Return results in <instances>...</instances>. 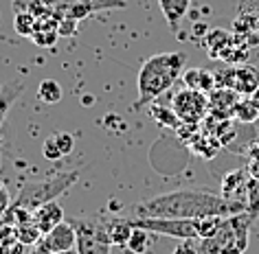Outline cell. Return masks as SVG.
Here are the masks:
<instances>
[{"mask_svg":"<svg viewBox=\"0 0 259 254\" xmlns=\"http://www.w3.org/2000/svg\"><path fill=\"white\" fill-rule=\"evenodd\" d=\"M202 68H189L185 70L180 79L185 81V88H191V90H200V81H202Z\"/></svg>","mask_w":259,"mask_h":254,"instance_id":"83f0119b","label":"cell"},{"mask_svg":"<svg viewBox=\"0 0 259 254\" xmlns=\"http://www.w3.org/2000/svg\"><path fill=\"white\" fill-rule=\"evenodd\" d=\"M209 24H206V22H198L196 24V27H193V31H191V33L193 35H196V37H204V35H209Z\"/></svg>","mask_w":259,"mask_h":254,"instance_id":"836d02e7","label":"cell"},{"mask_svg":"<svg viewBox=\"0 0 259 254\" xmlns=\"http://www.w3.org/2000/svg\"><path fill=\"white\" fill-rule=\"evenodd\" d=\"M22 83H11V86H7L0 92V125H3V121H5V116H7V112H9V108L14 106V101L20 96V92H22Z\"/></svg>","mask_w":259,"mask_h":254,"instance_id":"603a6c76","label":"cell"},{"mask_svg":"<svg viewBox=\"0 0 259 254\" xmlns=\"http://www.w3.org/2000/svg\"><path fill=\"white\" fill-rule=\"evenodd\" d=\"M57 18L51 16V18H44V20H37V27H35V33L31 35V42L35 46H42V48H51L57 44Z\"/></svg>","mask_w":259,"mask_h":254,"instance_id":"5bb4252c","label":"cell"},{"mask_svg":"<svg viewBox=\"0 0 259 254\" xmlns=\"http://www.w3.org/2000/svg\"><path fill=\"white\" fill-rule=\"evenodd\" d=\"M132 228H141L152 234H163L178 241L200 239L198 219H160V217H132Z\"/></svg>","mask_w":259,"mask_h":254,"instance_id":"5b68a950","label":"cell"},{"mask_svg":"<svg viewBox=\"0 0 259 254\" xmlns=\"http://www.w3.org/2000/svg\"><path fill=\"white\" fill-rule=\"evenodd\" d=\"M103 226H106V232H108V239L112 245H127L130 237H132V224L130 219H123V217H112V219H103Z\"/></svg>","mask_w":259,"mask_h":254,"instance_id":"9a60e30c","label":"cell"},{"mask_svg":"<svg viewBox=\"0 0 259 254\" xmlns=\"http://www.w3.org/2000/svg\"><path fill=\"white\" fill-rule=\"evenodd\" d=\"M75 182H77V171L62 173V175H55V178L37 180V182H27V184L22 186V191L18 195L14 206L27 208V211L33 213L35 208L49 204V201H55V197H60L62 193H66Z\"/></svg>","mask_w":259,"mask_h":254,"instance_id":"3957f363","label":"cell"},{"mask_svg":"<svg viewBox=\"0 0 259 254\" xmlns=\"http://www.w3.org/2000/svg\"><path fill=\"white\" fill-rule=\"evenodd\" d=\"M252 221L255 219L246 211L233 215V217H224L220 230L211 237L215 241L220 254H244L248 250V232Z\"/></svg>","mask_w":259,"mask_h":254,"instance_id":"277c9868","label":"cell"},{"mask_svg":"<svg viewBox=\"0 0 259 254\" xmlns=\"http://www.w3.org/2000/svg\"><path fill=\"white\" fill-rule=\"evenodd\" d=\"M152 116L156 119L160 125H165V127H176V114H174V110H167V108H154L152 110Z\"/></svg>","mask_w":259,"mask_h":254,"instance_id":"484cf974","label":"cell"},{"mask_svg":"<svg viewBox=\"0 0 259 254\" xmlns=\"http://www.w3.org/2000/svg\"><path fill=\"white\" fill-rule=\"evenodd\" d=\"M31 219H33V224L40 228L42 234H47L64 221V208L57 204V201H49V204L35 208L33 215H31Z\"/></svg>","mask_w":259,"mask_h":254,"instance_id":"8fae6325","label":"cell"},{"mask_svg":"<svg viewBox=\"0 0 259 254\" xmlns=\"http://www.w3.org/2000/svg\"><path fill=\"white\" fill-rule=\"evenodd\" d=\"M53 138H55L57 147H60V151H62L64 156L73 154V149H75V138H73L70 134H66V132H57V134H53Z\"/></svg>","mask_w":259,"mask_h":254,"instance_id":"f546056e","label":"cell"},{"mask_svg":"<svg viewBox=\"0 0 259 254\" xmlns=\"http://www.w3.org/2000/svg\"><path fill=\"white\" fill-rule=\"evenodd\" d=\"M77 243V232L73 221H62L60 226H55L51 232H47L44 237L33 245L31 254H60L75 250Z\"/></svg>","mask_w":259,"mask_h":254,"instance_id":"9c48e42d","label":"cell"},{"mask_svg":"<svg viewBox=\"0 0 259 254\" xmlns=\"http://www.w3.org/2000/svg\"><path fill=\"white\" fill-rule=\"evenodd\" d=\"M150 245H152V232L134 228L132 237H130V241H127V250L134 252V254H147Z\"/></svg>","mask_w":259,"mask_h":254,"instance_id":"7402d4cb","label":"cell"},{"mask_svg":"<svg viewBox=\"0 0 259 254\" xmlns=\"http://www.w3.org/2000/svg\"><path fill=\"white\" fill-rule=\"evenodd\" d=\"M42 156H44L47 160H51V162H57V160L64 158V154L60 151V147H57V142H55L53 136H49V138L44 140V145H42Z\"/></svg>","mask_w":259,"mask_h":254,"instance_id":"4316f807","label":"cell"},{"mask_svg":"<svg viewBox=\"0 0 259 254\" xmlns=\"http://www.w3.org/2000/svg\"><path fill=\"white\" fill-rule=\"evenodd\" d=\"M193 241H196V239L180 241V243L171 250V254H200V252H198V243H193Z\"/></svg>","mask_w":259,"mask_h":254,"instance_id":"1f68e13d","label":"cell"},{"mask_svg":"<svg viewBox=\"0 0 259 254\" xmlns=\"http://www.w3.org/2000/svg\"><path fill=\"white\" fill-rule=\"evenodd\" d=\"M171 110L176 119L185 125H198L209 116V94L200 92V90L185 88L174 94L171 99Z\"/></svg>","mask_w":259,"mask_h":254,"instance_id":"8992f818","label":"cell"},{"mask_svg":"<svg viewBox=\"0 0 259 254\" xmlns=\"http://www.w3.org/2000/svg\"><path fill=\"white\" fill-rule=\"evenodd\" d=\"M158 3H160V11H163V16L171 31L178 29L180 20H183L191 9V0H158Z\"/></svg>","mask_w":259,"mask_h":254,"instance_id":"2e32d148","label":"cell"},{"mask_svg":"<svg viewBox=\"0 0 259 254\" xmlns=\"http://www.w3.org/2000/svg\"><path fill=\"white\" fill-rule=\"evenodd\" d=\"M231 42H233V40L229 37V33H226V31H222V29L209 31V35H206V48H209V55L220 57L224 48L231 46Z\"/></svg>","mask_w":259,"mask_h":254,"instance_id":"ffe728a7","label":"cell"},{"mask_svg":"<svg viewBox=\"0 0 259 254\" xmlns=\"http://www.w3.org/2000/svg\"><path fill=\"white\" fill-rule=\"evenodd\" d=\"M239 101V94L226 88H215L209 94V108H211V116L213 119H226L229 112L233 114V108Z\"/></svg>","mask_w":259,"mask_h":254,"instance_id":"7c38bea8","label":"cell"},{"mask_svg":"<svg viewBox=\"0 0 259 254\" xmlns=\"http://www.w3.org/2000/svg\"><path fill=\"white\" fill-rule=\"evenodd\" d=\"M9 211V193L0 186V215H5Z\"/></svg>","mask_w":259,"mask_h":254,"instance_id":"d6a6232c","label":"cell"},{"mask_svg":"<svg viewBox=\"0 0 259 254\" xmlns=\"http://www.w3.org/2000/svg\"><path fill=\"white\" fill-rule=\"evenodd\" d=\"M35 27H37V18L29 11H16L14 14V31L20 37H31L35 33Z\"/></svg>","mask_w":259,"mask_h":254,"instance_id":"d6986e66","label":"cell"},{"mask_svg":"<svg viewBox=\"0 0 259 254\" xmlns=\"http://www.w3.org/2000/svg\"><path fill=\"white\" fill-rule=\"evenodd\" d=\"M37 99L42 103L53 106V103H57L62 99V86L55 79H44L40 86H37Z\"/></svg>","mask_w":259,"mask_h":254,"instance_id":"44dd1931","label":"cell"},{"mask_svg":"<svg viewBox=\"0 0 259 254\" xmlns=\"http://www.w3.org/2000/svg\"><path fill=\"white\" fill-rule=\"evenodd\" d=\"M233 116H235L239 123H244V125H252V123H257V119H259V110L252 106L250 96H246V99H239L235 103Z\"/></svg>","mask_w":259,"mask_h":254,"instance_id":"ac0fdd59","label":"cell"},{"mask_svg":"<svg viewBox=\"0 0 259 254\" xmlns=\"http://www.w3.org/2000/svg\"><path fill=\"white\" fill-rule=\"evenodd\" d=\"M246 213L252 219L259 217V182L257 180H248V191H246Z\"/></svg>","mask_w":259,"mask_h":254,"instance_id":"cb8c5ba5","label":"cell"},{"mask_svg":"<svg viewBox=\"0 0 259 254\" xmlns=\"http://www.w3.org/2000/svg\"><path fill=\"white\" fill-rule=\"evenodd\" d=\"M213 75H215V88L233 90L239 96H250L259 88V73L252 66H235Z\"/></svg>","mask_w":259,"mask_h":254,"instance_id":"ba28073f","label":"cell"},{"mask_svg":"<svg viewBox=\"0 0 259 254\" xmlns=\"http://www.w3.org/2000/svg\"><path fill=\"white\" fill-rule=\"evenodd\" d=\"M246 211L244 201L226 199L222 193L206 188H180L154 195L134 206V217L160 219H204V217H233Z\"/></svg>","mask_w":259,"mask_h":254,"instance_id":"6da1fadb","label":"cell"},{"mask_svg":"<svg viewBox=\"0 0 259 254\" xmlns=\"http://www.w3.org/2000/svg\"><path fill=\"white\" fill-rule=\"evenodd\" d=\"M73 226L77 232V243H75L77 254H110L112 243H110V239H108L103 221L75 219Z\"/></svg>","mask_w":259,"mask_h":254,"instance_id":"52a82bcc","label":"cell"},{"mask_svg":"<svg viewBox=\"0 0 259 254\" xmlns=\"http://www.w3.org/2000/svg\"><path fill=\"white\" fill-rule=\"evenodd\" d=\"M250 175L246 169H235V171L226 173L222 182V195L226 199H237L246 204V191H248Z\"/></svg>","mask_w":259,"mask_h":254,"instance_id":"30bf717a","label":"cell"},{"mask_svg":"<svg viewBox=\"0 0 259 254\" xmlns=\"http://www.w3.org/2000/svg\"><path fill=\"white\" fill-rule=\"evenodd\" d=\"M14 237L20 241L24 247H29V245H35L44 234L40 232V228L33 224V219H31V221H24V224H18L14 228Z\"/></svg>","mask_w":259,"mask_h":254,"instance_id":"e0dca14e","label":"cell"},{"mask_svg":"<svg viewBox=\"0 0 259 254\" xmlns=\"http://www.w3.org/2000/svg\"><path fill=\"white\" fill-rule=\"evenodd\" d=\"M22 252H24V245L16 237L0 241V254H22Z\"/></svg>","mask_w":259,"mask_h":254,"instance_id":"4dcf8cb0","label":"cell"},{"mask_svg":"<svg viewBox=\"0 0 259 254\" xmlns=\"http://www.w3.org/2000/svg\"><path fill=\"white\" fill-rule=\"evenodd\" d=\"M60 254H77V250H68V252H60Z\"/></svg>","mask_w":259,"mask_h":254,"instance_id":"d590c367","label":"cell"},{"mask_svg":"<svg viewBox=\"0 0 259 254\" xmlns=\"http://www.w3.org/2000/svg\"><path fill=\"white\" fill-rule=\"evenodd\" d=\"M147 254H150V252H147Z\"/></svg>","mask_w":259,"mask_h":254,"instance_id":"8d00e7d4","label":"cell"},{"mask_svg":"<svg viewBox=\"0 0 259 254\" xmlns=\"http://www.w3.org/2000/svg\"><path fill=\"white\" fill-rule=\"evenodd\" d=\"M250 101H252V106H255V108L259 110V88H257V90H255V92H252V94H250Z\"/></svg>","mask_w":259,"mask_h":254,"instance_id":"e575fe53","label":"cell"},{"mask_svg":"<svg viewBox=\"0 0 259 254\" xmlns=\"http://www.w3.org/2000/svg\"><path fill=\"white\" fill-rule=\"evenodd\" d=\"M79 29V20H73V18H57V33L60 37H73Z\"/></svg>","mask_w":259,"mask_h":254,"instance_id":"d4e9b609","label":"cell"},{"mask_svg":"<svg viewBox=\"0 0 259 254\" xmlns=\"http://www.w3.org/2000/svg\"><path fill=\"white\" fill-rule=\"evenodd\" d=\"M185 64H187V55L183 50L158 53V55L147 57L143 62V66L139 68V75H137L139 101L134 103V108L156 101L160 94H165L167 90H171L174 83L183 77Z\"/></svg>","mask_w":259,"mask_h":254,"instance_id":"7a4b0ae2","label":"cell"},{"mask_svg":"<svg viewBox=\"0 0 259 254\" xmlns=\"http://www.w3.org/2000/svg\"><path fill=\"white\" fill-rule=\"evenodd\" d=\"M246 171L252 180L259 182V145H252L248 149V165H246Z\"/></svg>","mask_w":259,"mask_h":254,"instance_id":"f1b7e54d","label":"cell"},{"mask_svg":"<svg viewBox=\"0 0 259 254\" xmlns=\"http://www.w3.org/2000/svg\"><path fill=\"white\" fill-rule=\"evenodd\" d=\"M49 5L51 11L68 7V5H83V7H90L97 14V11H108V9H125L127 3L125 0H44Z\"/></svg>","mask_w":259,"mask_h":254,"instance_id":"4fadbf2b","label":"cell"}]
</instances>
